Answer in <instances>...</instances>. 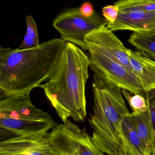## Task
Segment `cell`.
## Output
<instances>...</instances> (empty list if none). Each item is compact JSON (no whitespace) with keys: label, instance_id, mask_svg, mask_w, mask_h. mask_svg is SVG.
<instances>
[{"label":"cell","instance_id":"6da1fadb","mask_svg":"<svg viewBox=\"0 0 155 155\" xmlns=\"http://www.w3.org/2000/svg\"><path fill=\"white\" fill-rule=\"evenodd\" d=\"M67 42L61 38L45 41L32 48L0 49V97L30 94L48 81Z\"/></svg>","mask_w":155,"mask_h":155},{"label":"cell","instance_id":"7a4b0ae2","mask_svg":"<svg viewBox=\"0 0 155 155\" xmlns=\"http://www.w3.org/2000/svg\"><path fill=\"white\" fill-rule=\"evenodd\" d=\"M89 65L88 57L84 51L67 42L51 76L40 87L63 122L70 117L78 122L86 118L85 87Z\"/></svg>","mask_w":155,"mask_h":155},{"label":"cell","instance_id":"3957f363","mask_svg":"<svg viewBox=\"0 0 155 155\" xmlns=\"http://www.w3.org/2000/svg\"><path fill=\"white\" fill-rule=\"evenodd\" d=\"M93 80V113L88 119L91 139L103 153L118 155L122 150L121 123L130 113L120 88L95 75Z\"/></svg>","mask_w":155,"mask_h":155},{"label":"cell","instance_id":"277c9868","mask_svg":"<svg viewBox=\"0 0 155 155\" xmlns=\"http://www.w3.org/2000/svg\"><path fill=\"white\" fill-rule=\"evenodd\" d=\"M47 136L54 155H106L85 128H80L69 120L56 125Z\"/></svg>","mask_w":155,"mask_h":155},{"label":"cell","instance_id":"5b68a950","mask_svg":"<svg viewBox=\"0 0 155 155\" xmlns=\"http://www.w3.org/2000/svg\"><path fill=\"white\" fill-rule=\"evenodd\" d=\"M108 22L97 12L91 17L83 16L79 8L68 9L59 14L53 21V26L67 42L78 46L83 51H87L86 38L90 33Z\"/></svg>","mask_w":155,"mask_h":155},{"label":"cell","instance_id":"8992f818","mask_svg":"<svg viewBox=\"0 0 155 155\" xmlns=\"http://www.w3.org/2000/svg\"><path fill=\"white\" fill-rule=\"evenodd\" d=\"M89 67L94 75L132 94L143 95L142 86L137 77L115 61L91 50H88Z\"/></svg>","mask_w":155,"mask_h":155},{"label":"cell","instance_id":"52a82bcc","mask_svg":"<svg viewBox=\"0 0 155 155\" xmlns=\"http://www.w3.org/2000/svg\"><path fill=\"white\" fill-rule=\"evenodd\" d=\"M119 8L118 17L107 27L111 31L128 30L142 35H155V13L148 12L132 5L129 0L114 3Z\"/></svg>","mask_w":155,"mask_h":155},{"label":"cell","instance_id":"ba28073f","mask_svg":"<svg viewBox=\"0 0 155 155\" xmlns=\"http://www.w3.org/2000/svg\"><path fill=\"white\" fill-rule=\"evenodd\" d=\"M86 42L88 50L93 51L117 61L133 73L128 49L107 25H103L87 36Z\"/></svg>","mask_w":155,"mask_h":155},{"label":"cell","instance_id":"9c48e42d","mask_svg":"<svg viewBox=\"0 0 155 155\" xmlns=\"http://www.w3.org/2000/svg\"><path fill=\"white\" fill-rule=\"evenodd\" d=\"M47 135L18 136L1 140L0 155H54Z\"/></svg>","mask_w":155,"mask_h":155},{"label":"cell","instance_id":"30bf717a","mask_svg":"<svg viewBox=\"0 0 155 155\" xmlns=\"http://www.w3.org/2000/svg\"><path fill=\"white\" fill-rule=\"evenodd\" d=\"M0 119L51 120V116L38 108L31 100L30 94L0 97Z\"/></svg>","mask_w":155,"mask_h":155},{"label":"cell","instance_id":"8fae6325","mask_svg":"<svg viewBox=\"0 0 155 155\" xmlns=\"http://www.w3.org/2000/svg\"><path fill=\"white\" fill-rule=\"evenodd\" d=\"M133 74L138 79L144 92L155 90V61L147 54L128 49Z\"/></svg>","mask_w":155,"mask_h":155},{"label":"cell","instance_id":"7c38bea8","mask_svg":"<svg viewBox=\"0 0 155 155\" xmlns=\"http://www.w3.org/2000/svg\"><path fill=\"white\" fill-rule=\"evenodd\" d=\"M56 126L53 119L32 120L0 119V127L18 136L47 135L50 130Z\"/></svg>","mask_w":155,"mask_h":155},{"label":"cell","instance_id":"4fadbf2b","mask_svg":"<svg viewBox=\"0 0 155 155\" xmlns=\"http://www.w3.org/2000/svg\"><path fill=\"white\" fill-rule=\"evenodd\" d=\"M129 116L149 155H153L155 150V130L148 109L143 113L132 112Z\"/></svg>","mask_w":155,"mask_h":155},{"label":"cell","instance_id":"5bb4252c","mask_svg":"<svg viewBox=\"0 0 155 155\" xmlns=\"http://www.w3.org/2000/svg\"><path fill=\"white\" fill-rule=\"evenodd\" d=\"M121 149L127 155H149L129 115L121 123Z\"/></svg>","mask_w":155,"mask_h":155},{"label":"cell","instance_id":"9a60e30c","mask_svg":"<svg viewBox=\"0 0 155 155\" xmlns=\"http://www.w3.org/2000/svg\"><path fill=\"white\" fill-rule=\"evenodd\" d=\"M128 42L138 51L146 53L155 59V35H142L133 33L130 35Z\"/></svg>","mask_w":155,"mask_h":155},{"label":"cell","instance_id":"2e32d148","mask_svg":"<svg viewBox=\"0 0 155 155\" xmlns=\"http://www.w3.org/2000/svg\"><path fill=\"white\" fill-rule=\"evenodd\" d=\"M121 92L129 104L132 112L143 113L147 111L148 107L144 96L140 94L131 96L130 92L126 90H121Z\"/></svg>","mask_w":155,"mask_h":155},{"label":"cell","instance_id":"e0dca14e","mask_svg":"<svg viewBox=\"0 0 155 155\" xmlns=\"http://www.w3.org/2000/svg\"><path fill=\"white\" fill-rule=\"evenodd\" d=\"M102 10V15L108 24H112L116 21L119 11V8L117 5H108L103 7Z\"/></svg>","mask_w":155,"mask_h":155},{"label":"cell","instance_id":"ac0fdd59","mask_svg":"<svg viewBox=\"0 0 155 155\" xmlns=\"http://www.w3.org/2000/svg\"><path fill=\"white\" fill-rule=\"evenodd\" d=\"M27 30L26 34L34 41L36 46L40 45L37 24L31 15H28L26 18Z\"/></svg>","mask_w":155,"mask_h":155},{"label":"cell","instance_id":"d6986e66","mask_svg":"<svg viewBox=\"0 0 155 155\" xmlns=\"http://www.w3.org/2000/svg\"><path fill=\"white\" fill-rule=\"evenodd\" d=\"M143 94H145L144 97L147 101L149 111L155 130V90L148 92H144Z\"/></svg>","mask_w":155,"mask_h":155},{"label":"cell","instance_id":"ffe728a7","mask_svg":"<svg viewBox=\"0 0 155 155\" xmlns=\"http://www.w3.org/2000/svg\"><path fill=\"white\" fill-rule=\"evenodd\" d=\"M132 5L148 12L155 13V1L152 0H129Z\"/></svg>","mask_w":155,"mask_h":155},{"label":"cell","instance_id":"44dd1931","mask_svg":"<svg viewBox=\"0 0 155 155\" xmlns=\"http://www.w3.org/2000/svg\"><path fill=\"white\" fill-rule=\"evenodd\" d=\"M79 9L81 14L87 18L92 16L95 12L92 4L88 2L83 3L80 7Z\"/></svg>","mask_w":155,"mask_h":155},{"label":"cell","instance_id":"7402d4cb","mask_svg":"<svg viewBox=\"0 0 155 155\" xmlns=\"http://www.w3.org/2000/svg\"><path fill=\"white\" fill-rule=\"evenodd\" d=\"M36 45L34 41L27 34H25L24 39L21 42L20 46L18 48V50H28L32 48L36 47Z\"/></svg>","mask_w":155,"mask_h":155},{"label":"cell","instance_id":"603a6c76","mask_svg":"<svg viewBox=\"0 0 155 155\" xmlns=\"http://www.w3.org/2000/svg\"><path fill=\"white\" fill-rule=\"evenodd\" d=\"M118 155H126V153H125V152H124V151H122V150H121V151H120V153H119V154Z\"/></svg>","mask_w":155,"mask_h":155},{"label":"cell","instance_id":"cb8c5ba5","mask_svg":"<svg viewBox=\"0 0 155 155\" xmlns=\"http://www.w3.org/2000/svg\"><path fill=\"white\" fill-rule=\"evenodd\" d=\"M153 155H155V151H154V153H153Z\"/></svg>","mask_w":155,"mask_h":155}]
</instances>
